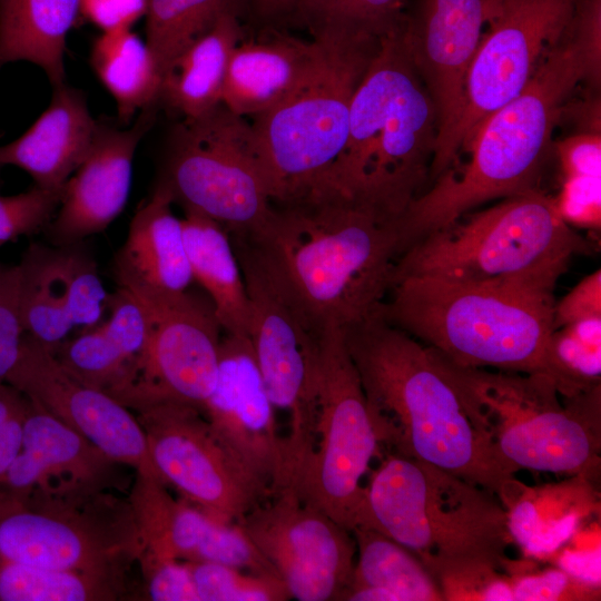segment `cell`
I'll return each instance as SVG.
<instances>
[{
	"label": "cell",
	"instance_id": "1",
	"mask_svg": "<svg viewBox=\"0 0 601 601\" xmlns=\"http://www.w3.org/2000/svg\"><path fill=\"white\" fill-rule=\"evenodd\" d=\"M381 447L439 466L506 506L524 483L496 456L432 351L381 314L343 329Z\"/></svg>",
	"mask_w": 601,
	"mask_h": 601
},
{
	"label": "cell",
	"instance_id": "2",
	"mask_svg": "<svg viewBox=\"0 0 601 601\" xmlns=\"http://www.w3.org/2000/svg\"><path fill=\"white\" fill-rule=\"evenodd\" d=\"M254 239L323 327L380 314L401 255L397 218L334 190L274 204Z\"/></svg>",
	"mask_w": 601,
	"mask_h": 601
},
{
	"label": "cell",
	"instance_id": "3",
	"mask_svg": "<svg viewBox=\"0 0 601 601\" xmlns=\"http://www.w3.org/2000/svg\"><path fill=\"white\" fill-rule=\"evenodd\" d=\"M357 526L414 553L444 600H482L514 543L497 496L433 464L387 453L365 485Z\"/></svg>",
	"mask_w": 601,
	"mask_h": 601
},
{
	"label": "cell",
	"instance_id": "4",
	"mask_svg": "<svg viewBox=\"0 0 601 601\" xmlns=\"http://www.w3.org/2000/svg\"><path fill=\"white\" fill-rule=\"evenodd\" d=\"M582 81L600 89V71L572 17L524 89L479 126L465 149L469 160L446 169L400 216L402 253L483 203L540 189L553 129Z\"/></svg>",
	"mask_w": 601,
	"mask_h": 601
},
{
	"label": "cell",
	"instance_id": "5",
	"mask_svg": "<svg viewBox=\"0 0 601 601\" xmlns=\"http://www.w3.org/2000/svg\"><path fill=\"white\" fill-rule=\"evenodd\" d=\"M401 30L383 37L355 90L347 140L324 187L393 218L428 187L439 138L435 106Z\"/></svg>",
	"mask_w": 601,
	"mask_h": 601
},
{
	"label": "cell",
	"instance_id": "6",
	"mask_svg": "<svg viewBox=\"0 0 601 601\" xmlns=\"http://www.w3.org/2000/svg\"><path fill=\"white\" fill-rule=\"evenodd\" d=\"M554 303L550 296L417 275L392 283L380 314L459 366L551 380Z\"/></svg>",
	"mask_w": 601,
	"mask_h": 601
},
{
	"label": "cell",
	"instance_id": "7",
	"mask_svg": "<svg viewBox=\"0 0 601 601\" xmlns=\"http://www.w3.org/2000/svg\"><path fill=\"white\" fill-rule=\"evenodd\" d=\"M592 252L553 199L535 189L467 213L417 240L397 258L392 283L422 275L553 297L571 258Z\"/></svg>",
	"mask_w": 601,
	"mask_h": 601
},
{
	"label": "cell",
	"instance_id": "8",
	"mask_svg": "<svg viewBox=\"0 0 601 601\" xmlns=\"http://www.w3.org/2000/svg\"><path fill=\"white\" fill-rule=\"evenodd\" d=\"M430 349L459 391L474 425L512 473L532 470L597 481L600 385L562 402L545 375L463 367Z\"/></svg>",
	"mask_w": 601,
	"mask_h": 601
},
{
	"label": "cell",
	"instance_id": "9",
	"mask_svg": "<svg viewBox=\"0 0 601 601\" xmlns=\"http://www.w3.org/2000/svg\"><path fill=\"white\" fill-rule=\"evenodd\" d=\"M384 36L357 31L314 39L323 56L312 75L287 99L252 118L274 204L326 186L347 140L355 90Z\"/></svg>",
	"mask_w": 601,
	"mask_h": 601
},
{
	"label": "cell",
	"instance_id": "10",
	"mask_svg": "<svg viewBox=\"0 0 601 601\" xmlns=\"http://www.w3.org/2000/svg\"><path fill=\"white\" fill-rule=\"evenodd\" d=\"M249 303L247 337L276 410L288 418L286 475L299 481L316 445L323 334L264 249L250 237L229 235Z\"/></svg>",
	"mask_w": 601,
	"mask_h": 601
},
{
	"label": "cell",
	"instance_id": "11",
	"mask_svg": "<svg viewBox=\"0 0 601 601\" xmlns=\"http://www.w3.org/2000/svg\"><path fill=\"white\" fill-rule=\"evenodd\" d=\"M121 494L0 490V561L128 579L144 543Z\"/></svg>",
	"mask_w": 601,
	"mask_h": 601
},
{
	"label": "cell",
	"instance_id": "12",
	"mask_svg": "<svg viewBox=\"0 0 601 601\" xmlns=\"http://www.w3.org/2000/svg\"><path fill=\"white\" fill-rule=\"evenodd\" d=\"M156 186L230 235L257 234L274 206L252 125L223 104L171 129Z\"/></svg>",
	"mask_w": 601,
	"mask_h": 601
},
{
	"label": "cell",
	"instance_id": "13",
	"mask_svg": "<svg viewBox=\"0 0 601 601\" xmlns=\"http://www.w3.org/2000/svg\"><path fill=\"white\" fill-rule=\"evenodd\" d=\"M316 435L296 492L352 531L363 511V479L382 447L343 329L336 326L326 327L322 338Z\"/></svg>",
	"mask_w": 601,
	"mask_h": 601
},
{
	"label": "cell",
	"instance_id": "14",
	"mask_svg": "<svg viewBox=\"0 0 601 601\" xmlns=\"http://www.w3.org/2000/svg\"><path fill=\"white\" fill-rule=\"evenodd\" d=\"M579 0H496L467 70L460 117L436 147L428 186L465 151L482 121L516 97L561 40Z\"/></svg>",
	"mask_w": 601,
	"mask_h": 601
},
{
	"label": "cell",
	"instance_id": "15",
	"mask_svg": "<svg viewBox=\"0 0 601 601\" xmlns=\"http://www.w3.org/2000/svg\"><path fill=\"white\" fill-rule=\"evenodd\" d=\"M132 295L148 312L149 336L140 356L109 395L134 413L165 403L203 412L216 385L224 332L211 303L189 290Z\"/></svg>",
	"mask_w": 601,
	"mask_h": 601
},
{
	"label": "cell",
	"instance_id": "16",
	"mask_svg": "<svg viewBox=\"0 0 601 601\" xmlns=\"http://www.w3.org/2000/svg\"><path fill=\"white\" fill-rule=\"evenodd\" d=\"M135 415L164 484L210 516L238 523L272 496L269 486L223 444L200 410L165 403Z\"/></svg>",
	"mask_w": 601,
	"mask_h": 601
},
{
	"label": "cell",
	"instance_id": "17",
	"mask_svg": "<svg viewBox=\"0 0 601 601\" xmlns=\"http://www.w3.org/2000/svg\"><path fill=\"white\" fill-rule=\"evenodd\" d=\"M238 524L298 601H341L356 558L352 532L284 489Z\"/></svg>",
	"mask_w": 601,
	"mask_h": 601
},
{
	"label": "cell",
	"instance_id": "18",
	"mask_svg": "<svg viewBox=\"0 0 601 601\" xmlns=\"http://www.w3.org/2000/svg\"><path fill=\"white\" fill-rule=\"evenodd\" d=\"M6 382L112 460L164 483L135 413L106 392L72 377L49 348L29 335L24 334Z\"/></svg>",
	"mask_w": 601,
	"mask_h": 601
},
{
	"label": "cell",
	"instance_id": "19",
	"mask_svg": "<svg viewBox=\"0 0 601 601\" xmlns=\"http://www.w3.org/2000/svg\"><path fill=\"white\" fill-rule=\"evenodd\" d=\"M246 335L225 333L215 388L203 414L230 453L266 483L286 487V443Z\"/></svg>",
	"mask_w": 601,
	"mask_h": 601
},
{
	"label": "cell",
	"instance_id": "20",
	"mask_svg": "<svg viewBox=\"0 0 601 601\" xmlns=\"http://www.w3.org/2000/svg\"><path fill=\"white\" fill-rule=\"evenodd\" d=\"M18 265L26 335L53 351L75 328L102 322L110 294L86 240L31 243Z\"/></svg>",
	"mask_w": 601,
	"mask_h": 601
},
{
	"label": "cell",
	"instance_id": "21",
	"mask_svg": "<svg viewBox=\"0 0 601 601\" xmlns=\"http://www.w3.org/2000/svg\"><path fill=\"white\" fill-rule=\"evenodd\" d=\"M495 3L496 0L407 2L402 39L435 106L437 142L460 117L467 70Z\"/></svg>",
	"mask_w": 601,
	"mask_h": 601
},
{
	"label": "cell",
	"instance_id": "22",
	"mask_svg": "<svg viewBox=\"0 0 601 601\" xmlns=\"http://www.w3.org/2000/svg\"><path fill=\"white\" fill-rule=\"evenodd\" d=\"M144 550L187 562H211L279 577L238 523L219 521L160 481L135 473L127 494Z\"/></svg>",
	"mask_w": 601,
	"mask_h": 601
},
{
	"label": "cell",
	"instance_id": "23",
	"mask_svg": "<svg viewBox=\"0 0 601 601\" xmlns=\"http://www.w3.org/2000/svg\"><path fill=\"white\" fill-rule=\"evenodd\" d=\"M127 469L29 400L21 447L0 490L16 495L99 491L128 494L134 480Z\"/></svg>",
	"mask_w": 601,
	"mask_h": 601
},
{
	"label": "cell",
	"instance_id": "24",
	"mask_svg": "<svg viewBox=\"0 0 601 601\" xmlns=\"http://www.w3.org/2000/svg\"><path fill=\"white\" fill-rule=\"evenodd\" d=\"M154 106L141 110L128 129L97 121L90 148L65 184L58 209L43 231L48 243L83 242L106 230L122 213L136 149L155 120Z\"/></svg>",
	"mask_w": 601,
	"mask_h": 601
},
{
	"label": "cell",
	"instance_id": "25",
	"mask_svg": "<svg viewBox=\"0 0 601 601\" xmlns=\"http://www.w3.org/2000/svg\"><path fill=\"white\" fill-rule=\"evenodd\" d=\"M173 199L155 186L134 214L124 244L111 265L117 287L137 295H175L194 283L183 221L171 209Z\"/></svg>",
	"mask_w": 601,
	"mask_h": 601
},
{
	"label": "cell",
	"instance_id": "26",
	"mask_svg": "<svg viewBox=\"0 0 601 601\" xmlns=\"http://www.w3.org/2000/svg\"><path fill=\"white\" fill-rule=\"evenodd\" d=\"M322 56L323 45L314 39L282 33L243 39L229 59L221 104L244 118L266 112L305 82Z\"/></svg>",
	"mask_w": 601,
	"mask_h": 601
},
{
	"label": "cell",
	"instance_id": "27",
	"mask_svg": "<svg viewBox=\"0 0 601 601\" xmlns=\"http://www.w3.org/2000/svg\"><path fill=\"white\" fill-rule=\"evenodd\" d=\"M97 121L85 95L62 83L53 87L48 108L18 139L0 146V167L14 166L32 178L35 186L61 193L86 157Z\"/></svg>",
	"mask_w": 601,
	"mask_h": 601
},
{
	"label": "cell",
	"instance_id": "28",
	"mask_svg": "<svg viewBox=\"0 0 601 601\" xmlns=\"http://www.w3.org/2000/svg\"><path fill=\"white\" fill-rule=\"evenodd\" d=\"M598 506L593 482L570 480L541 487L524 485L505 506L514 543L529 556H546L571 540L581 521Z\"/></svg>",
	"mask_w": 601,
	"mask_h": 601
},
{
	"label": "cell",
	"instance_id": "29",
	"mask_svg": "<svg viewBox=\"0 0 601 601\" xmlns=\"http://www.w3.org/2000/svg\"><path fill=\"white\" fill-rule=\"evenodd\" d=\"M244 39L240 17L226 13L191 42L162 78L158 101L184 119L200 117L221 104L230 56Z\"/></svg>",
	"mask_w": 601,
	"mask_h": 601
},
{
	"label": "cell",
	"instance_id": "30",
	"mask_svg": "<svg viewBox=\"0 0 601 601\" xmlns=\"http://www.w3.org/2000/svg\"><path fill=\"white\" fill-rule=\"evenodd\" d=\"M184 211V239L194 282L208 295L224 333L247 336L248 296L229 233L207 216Z\"/></svg>",
	"mask_w": 601,
	"mask_h": 601
},
{
	"label": "cell",
	"instance_id": "31",
	"mask_svg": "<svg viewBox=\"0 0 601 601\" xmlns=\"http://www.w3.org/2000/svg\"><path fill=\"white\" fill-rule=\"evenodd\" d=\"M356 558L341 601H441L442 590L408 549L366 526L352 531Z\"/></svg>",
	"mask_w": 601,
	"mask_h": 601
},
{
	"label": "cell",
	"instance_id": "32",
	"mask_svg": "<svg viewBox=\"0 0 601 601\" xmlns=\"http://www.w3.org/2000/svg\"><path fill=\"white\" fill-rule=\"evenodd\" d=\"M80 0H0V68L29 61L65 83V49Z\"/></svg>",
	"mask_w": 601,
	"mask_h": 601
},
{
	"label": "cell",
	"instance_id": "33",
	"mask_svg": "<svg viewBox=\"0 0 601 601\" xmlns=\"http://www.w3.org/2000/svg\"><path fill=\"white\" fill-rule=\"evenodd\" d=\"M90 65L124 122L158 102L161 77L146 41L130 28L104 31L92 45Z\"/></svg>",
	"mask_w": 601,
	"mask_h": 601
},
{
	"label": "cell",
	"instance_id": "34",
	"mask_svg": "<svg viewBox=\"0 0 601 601\" xmlns=\"http://www.w3.org/2000/svg\"><path fill=\"white\" fill-rule=\"evenodd\" d=\"M249 0H148L146 43L161 81L175 59L226 13L242 17Z\"/></svg>",
	"mask_w": 601,
	"mask_h": 601
},
{
	"label": "cell",
	"instance_id": "35",
	"mask_svg": "<svg viewBox=\"0 0 601 601\" xmlns=\"http://www.w3.org/2000/svg\"><path fill=\"white\" fill-rule=\"evenodd\" d=\"M129 589L121 578L0 561V601H114Z\"/></svg>",
	"mask_w": 601,
	"mask_h": 601
},
{
	"label": "cell",
	"instance_id": "36",
	"mask_svg": "<svg viewBox=\"0 0 601 601\" xmlns=\"http://www.w3.org/2000/svg\"><path fill=\"white\" fill-rule=\"evenodd\" d=\"M408 0H295L290 16L312 39L368 31L384 36L398 28Z\"/></svg>",
	"mask_w": 601,
	"mask_h": 601
},
{
	"label": "cell",
	"instance_id": "37",
	"mask_svg": "<svg viewBox=\"0 0 601 601\" xmlns=\"http://www.w3.org/2000/svg\"><path fill=\"white\" fill-rule=\"evenodd\" d=\"M549 361L551 380L563 397L599 386L601 326L593 321H581L554 329Z\"/></svg>",
	"mask_w": 601,
	"mask_h": 601
},
{
	"label": "cell",
	"instance_id": "38",
	"mask_svg": "<svg viewBox=\"0 0 601 601\" xmlns=\"http://www.w3.org/2000/svg\"><path fill=\"white\" fill-rule=\"evenodd\" d=\"M51 353L72 377L107 394L124 381L131 366L100 323L69 336Z\"/></svg>",
	"mask_w": 601,
	"mask_h": 601
},
{
	"label": "cell",
	"instance_id": "39",
	"mask_svg": "<svg viewBox=\"0 0 601 601\" xmlns=\"http://www.w3.org/2000/svg\"><path fill=\"white\" fill-rule=\"evenodd\" d=\"M187 562V561H186ZM199 601H286L292 599L276 575L211 562H188Z\"/></svg>",
	"mask_w": 601,
	"mask_h": 601
},
{
	"label": "cell",
	"instance_id": "40",
	"mask_svg": "<svg viewBox=\"0 0 601 601\" xmlns=\"http://www.w3.org/2000/svg\"><path fill=\"white\" fill-rule=\"evenodd\" d=\"M61 193L32 186L27 191L0 195V248L21 236L45 231L53 218Z\"/></svg>",
	"mask_w": 601,
	"mask_h": 601
},
{
	"label": "cell",
	"instance_id": "41",
	"mask_svg": "<svg viewBox=\"0 0 601 601\" xmlns=\"http://www.w3.org/2000/svg\"><path fill=\"white\" fill-rule=\"evenodd\" d=\"M505 570L516 601L587 600L600 590L573 580L559 568L532 572L525 563L510 560Z\"/></svg>",
	"mask_w": 601,
	"mask_h": 601
},
{
	"label": "cell",
	"instance_id": "42",
	"mask_svg": "<svg viewBox=\"0 0 601 601\" xmlns=\"http://www.w3.org/2000/svg\"><path fill=\"white\" fill-rule=\"evenodd\" d=\"M137 564L142 578L141 600L199 601L188 562L142 550Z\"/></svg>",
	"mask_w": 601,
	"mask_h": 601
},
{
	"label": "cell",
	"instance_id": "43",
	"mask_svg": "<svg viewBox=\"0 0 601 601\" xmlns=\"http://www.w3.org/2000/svg\"><path fill=\"white\" fill-rule=\"evenodd\" d=\"M23 336L20 267L0 262V383L14 366Z\"/></svg>",
	"mask_w": 601,
	"mask_h": 601
},
{
	"label": "cell",
	"instance_id": "44",
	"mask_svg": "<svg viewBox=\"0 0 601 601\" xmlns=\"http://www.w3.org/2000/svg\"><path fill=\"white\" fill-rule=\"evenodd\" d=\"M553 201L560 217L568 225L600 229L601 177L564 178Z\"/></svg>",
	"mask_w": 601,
	"mask_h": 601
},
{
	"label": "cell",
	"instance_id": "45",
	"mask_svg": "<svg viewBox=\"0 0 601 601\" xmlns=\"http://www.w3.org/2000/svg\"><path fill=\"white\" fill-rule=\"evenodd\" d=\"M28 406L26 395L0 383V482L20 451Z\"/></svg>",
	"mask_w": 601,
	"mask_h": 601
},
{
	"label": "cell",
	"instance_id": "46",
	"mask_svg": "<svg viewBox=\"0 0 601 601\" xmlns=\"http://www.w3.org/2000/svg\"><path fill=\"white\" fill-rule=\"evenodd\" d=\"M556 152L564 178L601 177V134L578 132L560 141Z\"/></svg>",
	"mask_w": 601,
	"mask_h": 601
},
{
	"label": "cell",
	"instance_id": "47",
	"mask_svg": "<svg viewBox=\"0 0 601 601\" xmlns=\"http://www.w3.org/2000/svg\"><path fill=\"white\" fill-rule=\"evenodd\" d=\"M601 316V272L581 279L559 303H554V329L573 322Z\"/></svg>",
	"mask_w": 601,
	"mask_h": 601
},
{
	"label": "cell",
	"instance_id": "48",
	"mask_svg": "<svg viewBox=\"0 0 601 601\" xmlns=\"http://www.w3.org/2000/svg\"><path fill=\"white\" fill-rule=\"evenodd\" d=\"M147 7L148 0H80L79 12L104 32L131 28Z\"/></svg>",
	"mask_w": 601,
	"mask_h": 601
},
{
	"label": "cell",
	"instance_id": "49",
	"mask_svg": "<svg viewBox=\"0 0 601 601\" xmlns=\"http://www.w3.org/2000/svg\"><path fill=\"white\" fill-rule=\"evenodd\" d=\"M558 565L573 580L600 589V543H575L559 554Z\"/></svg>",
	"mask_w": 601,
	"mask_h": 601
},
{
	"label": "cell",
	"instance_id": "50",
	"mask_svg": "<svg viewBox=\"0 0 601 601\" xmlns=\"http://www.w3.org/2000/svg\"><path fill=\"white\" fill-rule=\"evenodd\" d=\"M295 0H249V8L262 20L274 21L290 16Z\"/></svg>",
	"mask_w": 601,
	"mask_h": 601
}]
</instances>
